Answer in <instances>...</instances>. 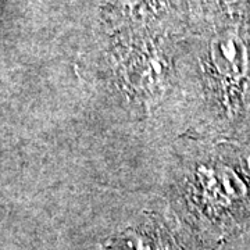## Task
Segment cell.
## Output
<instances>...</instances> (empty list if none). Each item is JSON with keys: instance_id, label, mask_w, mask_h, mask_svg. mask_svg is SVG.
Returning <instances> with one entry per match:
<instances>
[{"instance_id": "obj_1", "label": "cell", "mask_w": 250, "mask_h": 250, "mask_svg": "<svg viewBox=\"0 0 250 250\" xmlns=\"http://www.w3.org/2000/svg\"><path fill=\"white\" fill-rule=\"evenodd\" d=\"M211 56L217 71L225 78L241 80L248 71L246 47L236 34H224L211 46Z\"/></svg>"}]
</instances>
